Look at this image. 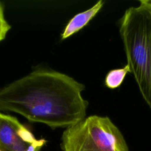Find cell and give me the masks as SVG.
<instances>
[{
  "mask_svg": "<svg viewBox=\"0 0 151 151\" xmlns=\"http://www.w3.org/2000/svg\"><path fill=\"white\" fill-rule=\"evenodd\" d=\"M84 88L65 74L35 70L0 90V110L52 129L68 127L85 119L88 103L81 95Z\"/></svg>",
  "mask_w": 151,
  "mask_h": 151,
  "instance_id": "obj_1",
  "label": "cell"
},
{
  "mask_svg": "<svg viewBox=\"0 0 151 151\" xmlns=\"http://www.w3.org/2000/svg\"><path fill=\"white\" fill-rule=\"evenodd\" d=\"M119 20L123 48L139 91L151 110V0H140Z\"/></svg>",
  "mask_w": 151,
  "mask_h": 151,
  "instance_id": "obj_2",
  "label": "cell"
},
{
  "mask_svg": "<svg viewBox=\"0 0 151 151\" xmlns=\"http://www.w3.org/2000/svg\"><path fill=\"white\" fill-rule=\"evenodd\" d=\"M63 151H129L119 129L107 116L93 115L67 127L61 137Z\"/></svg>",
  "mask_w": 151,
  "mask_h": 151,
  "instance_id": "obj_3",
  "label": "cell"
},
{
  "mask_svg": "<svg viewBox=\"0 0 151 151\" xmlns=\"http://www.w3.org/2000/svg\"><path fill=\"white\" fill-rule=\"evenodd\" d=\"M45 143L15 117L0 112V147L5 151H40Z\"/></svg>",
  "mask_w": 151,
  "mask_h": 151,
  "instance_id": "obj_4",
  "label": "cell"
},
{
  "mask_svg": "<svg viewBox=\"0 0 151 151\" xmlns=\"http://www.w3.org/2000/svg\"><path fill=\"white\" fill-rule=\"evenodd\" d=\"M104 1L100 0L87 10L74 15L68 22L61 34V40H65L85 27L100 11Z\"/></svg>",
  "mask_w": 151,
  "mask_h": 151,
  "instance_id": "obj_5",
  "label": "cell"
},
{
  "mask_svg": "<svg viewBox=\"0 0 151 151\" xmlns=\"http://www.w3.org/2000/svg\"><path fill=\"white\" fill-rule=\"evenodd\" d=\"M128 73H130V70L127 64L123 68L110 70L105 77V86L110 89H115L119 87Z\"/></svg>",
  "mask_w": 151,
  "mask_h": 151,
  "instance_id": "obj_6",
  "label": "cell"
},
{
  "mask_svg": "<svg viewBox=\"0 0 151 151\" xmlns=\"http://www.w3.org/2000/svg\"><path fill=\"white\" fill-rule=\"evenodd\" d=\"M10 29L11 26L4 17V5L0 2V42L5 39L7 32Z\"/></svg>",
  "mask_w": 151,
  "mask_h": 151,
  "instance_id": "obj_7",
  "label": "cell"
},
{
  "mask_svg": "<svg viewBox=\"0 0 151 151\" xmlns=\"http://www.w3.org/2000/svg\"><path fill=\"white\" fill-rule=\"evenodd\" d=\"M0 151H5L4 149H2L1 147H0Z\"/></svg>",
  "mask_w": 151,
  "mask_h": 151,
  "instance_id": "obj_8",
  "label": "cell"
}]
</instances>
